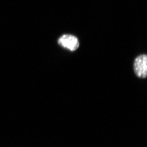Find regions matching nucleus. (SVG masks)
Instances as JSON below:
<instances>
[{"instance_id": "f257e3e1", "label": "nucleus", "mask_w": 147, "mask_h": 147, "mask_svg": "<svg viewBox=\"0 0 147 147\" xmlns=\"http://www.w3.org/2000/svg\"><path fill=\"white\" fill-rule=\"evenodd\" d=\"M133 70L136 76L145 79L147 76V56L141 54L136 57L133 63Z\"/></svg>"}, {"instance_id": "f03ea898", "label": "nucleus", "mask_w": 147, "mask_h": 147, "mask_svg": "<svg viewBox=\"0 0 147 147\" xmlns=\"http://www.w3.org/2000/svg\"><path fill=\"white\" fill-rule=\"evenodd\" d=\"M58 43L62 47L71 51H74L79 48L80 42L78 38L73 35L64 34L58 40Z\"/></svg>"}]
</instances>
